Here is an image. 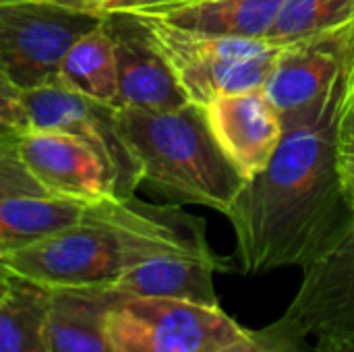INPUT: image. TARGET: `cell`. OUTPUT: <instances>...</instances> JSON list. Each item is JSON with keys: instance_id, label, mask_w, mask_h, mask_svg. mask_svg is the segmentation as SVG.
<instances>
[{"instance_id": "9c48e42d", "label": "cell", "mask_w": 354, "mask_h": 352, "mask_svg": "<svg viewBox=\"0 0 354 352\" xmlns=\"http://www.w3.org/2000/svg\"><path fill=\"white\" fill-rule=\"evenodd\" d=\"M104 27L110 33L118 68L116 108L160 112L189 102L137 12H104Z\"/></svg>"}, {"instance_id": "d6986e66", "label": "cell", "mask_w": 354, "mask_h": 352, "mask_svg": "<svg viewBox=\"0 0 354 352\" xmlns=\"http://www.w3.org/2000/svg\"><path fill=\"white\" fill-rule=\"evenodd\" d=\"M353 21L354 0H282L266 41L284 48L336 31Z\"/></svg>"}, {"instance_id": "e0dca14e", "label": "cell", "mask_w": 354, "mask_h": 352, "mask_svg": "<svg viewBox=\"0 0 354 352\" xmlns=\"http://www.w3.org/2000/svg\"><path fill=\"white\" fill-rule=\"evenodd\" d=\"M58 83L93 102L116 108L118 68L104 19L68 48L58 68Z\"/></svg>"}, {"instance_id": "ba28073f", "label": "cell", "mask_w": 354, "mask_h": 352, "mask_svg": "<svg viewBox=\"0 0 354 352\" xmlns=\"http://www.w3.org/2000/svg\"><path fill=\"white\" fill-rule=\"evenodd\" d=\"M278 322L303 340L354 338V228L328 255L303 268L301 286Z\"/></svg>"}, {"instance_id": "8992f818", "label": "cell", "mask_w": 354, "mask_h": 352, "mask_svg": "<svg viewBox=\"0 0 354 352\" xmlns=\"http://www.w3.org/2000/svg\"><path fill=\"white\" fill-rule=\"evenodd\" d=\"M102 19L48 0L0 2V71L21 91L58 81L68 48Z\"/></svg>"}, {"instance_id": "ac0fdd59", "label": "cell", "mask_w": 354, "mask_h": 352, "mask_svg": "<svg viewBox=\"0 0 354 352\" xmlns=\"http://www.w3.org/2000/svg\"><path fill=\"white\" fill-rule=\"evenodd\" d=\"M50 297L52 288L10 276L0 299V352H48Z\"/></svg>"}, {"instance_id": "cb8c5ba5", "label": "cell", "mask_w": 354, "mask_h": 352, "mask_svg": "<svg viewBox=\"0 0 354 352\" xmlns=\"http://www.w3.org/2000/svg\"><path fill=\"white\" fill-rule=\"evenodd\" d=\"M338 170H340L344 191H346L351 203L354 205V149L338 154Z\"/></svg>"}, {"instance_id": "8fae6325", "label": "cell", "mask_w": 354, "mask_h": 352, "mask_svg": "<svg viewBox=\"0 0 354 352\" xmlns=\"http://www.w3.org/2000/svg\"><path fill=\"white\" fill-rule=\"evenodd\" d=\"M353 41L354 21L336 31L278 48L263 91L280 120L305 110L326 93L344 68Z\"/></svg>"}, {"instance_id": "f1b7e54d", "label": "cell", "mask_w": 354, "mask_h": 352, "mask_svg": "<svg viewBox=\"0 0 354 352\" xmlns=\"http://www.w3.org/2000/svg\"><path fill=\"white\" fill-rule=\"evenodd\" d=\"M15 135H19V131L8 129V127H0V139H8V137H15Z\"/></svg>"}, {"instance_id": "277c9868", "label": "cell", "mask_w": 354, "mask_h": 352, "mask_svg": "<svg viewBox=\"0 0 354 352\" xmlns=\"http://www.w3.org/2000/svg\"><path fill=\"white\" fill-rule=\"evenodd\" d=\"M137 15L187 100L203 108L220 95L263 87L278 54L266 39L212 35L176 27L149 12Z\"/></svg>"}, {"instance_id": "44dd1931", "label": "cell", "mask_w": 354, "mask_h": 352, "mask_svg": "<svg viewBox=\"0 0 354 352\" xmlns=\"http://www.w3.org/2000/svg\"><path fill=\"white\" fill-rule=\"evenodd\" d=\"M17 195H48L29 174L17 151V135L0 139V199Z\"/></svg>"}, {"instance_id": "d4e9b609", "label": "cell", "mask_w": 354, "mask_h": 352, "mask_svg": "<svg viewBox=\"0 0 354 352\" xmlns=\"http://www.w3.org/2000/svg\"><path fill=\"white\" fill-rule=\"evenodd\" d=\"M174 0H108V4L104 6V12H116V10H149L162 4H168ZM102 12V15H104Z\"/></svg>"}, {"instance_id": "2e32d148", "label": "cell", "mask_w": 354, "mask_h": 352, "mask_svg": "<svg viewBox=\"0 0 354 352\" xmlns=\"http://www.w3.org/2000/svg\"><path fill=\"white\" fill-rule=\"evenodd\" d=\"M87 205L54 195L0 199V255L23 249L56 230L83 220Z\"/></svg>"}, {"instance_id": "f546056e", "label": "cell", "mask_w": 354, "mask_h": 352, "mask_svg": "<svg viewBox=\"0 0 354 352\" xmlns=\"http://www.w3.org/2000/svg\"><path fill=\"white\" fill-rule=\"evenodd\" d=\"M0 2H8V0H0Z\"/></svg>"}, {"instance_id": "83f0119b", "label": "cell", "mask_w": 354, "mask_h": 352, "mask_svg": "<svg viewBox=\"0 0 354 352\" xmlns=\"http://www.w3.org/2000/svg\"><path fill=\"white\" fill-rule=\"evenodd\" d=\"M8 286H10V276L0 268V299L6 295V290H8Z\"/></svg>"}, {"instance_id": "5b68a950", "label": "cell", "mask_w": 354, "mask_h": 352, "mask_svg": "<svg viewBox=\"0 0 354 352\" xmlns=\"http://www.w3.org/2000/svg\"><path fill=\"white\" fill-rule=\"evenodd\" d=\"M112 352H218L247 328L222 307L120 295L106 317Z\"/></svg>"}, {"instance_id": "9a60e30c", "label": "cell", "mask_w": 354, "mask_h": 352, "mask_svg": "<svg viewBox=\"0 0 354 352\" xmlns=\"http://www.w3.org/2000/svg\"><path fill=\"white\" fill-rule=\"evenodd\" d=\"M282 0H174L149 10L166 23L183 29L266 39L280 10Z\"/></svg>"}, {"instance_id": "4316f807", "label": "cell", "mask_w": 354, "mask_h": 352, "mask_svg": "<svg viewBox=\"0 0 354 352\" xmlns=\"http://www.w3.org/2000/svg\"><path fill=\"white\" fill-rule=\"evenodd\" d=\"M48 2H56L62 6H71L77 10H87V12H104V6L108 4V0H48Z\"/></svg>"}, {"instance_id": "7a4b0ae2", "label": "cell", "mask_w": 354, "mask_h": 352, "mask_svg": "<svg viewBox=\"0 0 354 352\" xmlns=\"http://www.w3.org/2000/svg\"><path fill=\"white\" fill-rule=\"evenodd\" d=\"M166 255L220 259L199 218L131 195L87 205L77 224L2 253L0 268L46 288H110L131 268Z\"/></svg>"}, {"instance_id": "4fadbf2b", "label": "cell", "mask_w": 354, "mask_h": 352, "mask_svg": "<svg viewBox=\"0 0 354 352\" xmlns=\"http://www.w3.org/2000/svg\"><path fill=\"white\" fill-rule=\"evenodd\" d=\"M228 270L226 259L166 255L124 272L110 288L124 297H158L220 307L214 274Z\"/></svg>"}, {"instance_id": "484cf974", "label": "cell", "mask_w": 354, "mask_h": 352, "mask_svg": "<svg viewBox=\"0 0 354 352\" xmlns=\"http://www.w3.org/2000/svg\"><path fill=\"white\" fill-rule=\"evenodd\" d=\"M313 352H354V338H319Z\"/></svg>"}, {"instance_id": "7c38bea8", "label": "cell", "mask_w": 354, "mask_h": 352, "mask_svg": "<svg viewBox=\"0 0 354 352\" xmlns=\"http://www.w3.org/2000/svg\"><path fill=\"white\" fill-rule=\"evenodd\" d=\"M205 116L220 147L247 180L268 166L282 139V120L263 87L220 95L205 106Z\"/></svg>"}, {"instance_id": "7402d4cb", "label": "cell", "mask_w": 354, "mask_h": 352, "mask_svg": "<svg viewBox=\"0 0 354 352\" xmlns=\"http://www.w3.org/2000/svg\"><path fill=\"white\" fill-rule=\"evenodd\" d=\"M0 127L15 131H27V118L23 110V91L0 71Z\"/></svg>"}, {"instance_id": "52a82bcc", "label": "cell", "mask_w": 354, "mask_h": 352, "mask_svg": "<svg viewBox=\"0 0 354 352\" xmlns=\"http://www.w3.org/2000/svg\"><path fill=\"white\" fill-rule=\"evenodd\" d=\"M23 110L27 129L66 133L89 145L106 164L116 197H131L137 185L143 183L139 166L120 135L114 106L93 102L54 81L23 91Z\"/></svg>"}, {"instance_id": "3957f363", "label": "cell", "mask_w": 354, "mask_h": 352, "mask_svg": "<svg viewBox=\"0 0 354 352\" xmlns=\"http://www.w3.org/2000/svg\"><path fill=\"white\" fill-rule=\"evenodd\" d=\"M116 122L141 180L168 197L228 214L247 185L214 137L205 108L187 102L174 110L116 108Z\"/></svg>"}, {"instance_id": "5bb4252c", "label": "cell", "mask_w": 354, "mask_h": 352, "mask_svg": "<svg viewBox=\"0 0 354 352\" xmlns=\"http://www.w3.org/2000/svg\"><path fill=\"white\" fill-rule=\"evenodd\" d=\"M118 297L112 288H52L48 352H112L106 317Z\"/></svg>"}, {"instance_id": "603a6c76", "label": "cell", "mask_w": 354, "mask_h": 352, "mask_svg": "<svg viewBox=\"0 0 354 352\" xmlns=\"http://www.w3.org/2000/svg\"><path fill=\"white\" fill-rule=\"evenodd\" d=\"M338 145H340V151L354 149V50L353 60H351V75H348L346 98H344V108H342V116H340Z\"/></svg>"}, {"instance_id": "ffe728a7", "label": "cell", "mask_w": 354, "mask_h": 352, "mask_svg": "<svg viewBox=\"0 0 354 352\" xmlns=\"http://www.w3.org/2000/svg\"><path fill=\"white\" fill-rule=\"evenodd\" d=\"M218 352H313V346L286 330L278 319L261 330H249Z\"/></svg>"}, {"instance_id": "6da1fadb", "label": "cell", "mask_w": 354, "mask_h": 352, "mask_svg": "<svg viewBox=\"0 0 354 352\" xmlns=\"http://www.w3.org/2000/svg\"><path fill=\"white\" fill-rule=\"evenodd\" d=\"M353 50L354 41L326 93L282 120V139L272 160L247 180L226 214L241 274L307 268L354 228V205L338 170V129Z\"/></svg>"}, {"instance_id": "30bf717a", "label": "cell", "mask_w": 354, "mask_h": 352, "mask_svg": "<svg viewBox=\"0 0 354 352\" xmlns=\"http://www.w3.org/2000/svg\"><path fill=\"white\" fill-rule=\"evenodd\" d=\"M17 151L48 195L85 205L116 197L112 176L102 158L73 135L27 129L17 135Z\"/></svg>"}]
</instances>
